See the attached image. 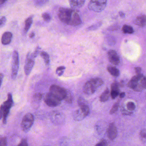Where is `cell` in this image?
I'll return each instance as SVG.
<instances>
[{
    "label": "cell",
    "mask_w": 146,
    "mask_h": 146,
    "mask_svg": "<svg viewBox=\"0 0 146 146\" xmlns=\"http://www.w3.org/2000/svg\"><path fill=\"white\" fill-rule=\"evenodd\" d=\"M58 16L60 21L67 25L77 26L82 23V19L78 12L72 8L60 7Z\"/></svg>",
    "instance_id": "6da1fadb"
},
{
    "label": "cell",
    "mask_w": 146,
    "mask_h": 146,
    "mask_svg": "<svg viewBox=\"0 0 146 146\" xmlns=\"http://www.w3.org/2000/svg\"><path fill=\"white\" fill-rule=\"evenodd\" d=\"M146 78L143 74H137L127 84V87L135 91L140 92L146 88Z\"/></svg>",
    "instance_id": "7a4b0ae2"
},
{
    "label": "cell",
    "mask_w": 146,
    "mask_h": 146,
    "mask_svg": "<svg viewBox=\"0 0 146 146\" xmlns=\"http://www.w3.org/2000/svg\"><path fill=\"white\" fill-rule=\"evenodd\" d=\"M13 105V101L12 95L11 93L8 94V98L0 107V119L3 118V123L4 124H6L7 118L10 113V110Z\"/></svg>",
    "instance_id": "3957f363"
},
{
    "label": "cell",
    "mask_w": 146,
    "mask_h": 146,
    "mask_svg": "<svg viewBox=\"0 0 146 146\" xmlns=\"http://www.w3.org/2000/svg\"><path fill=\"white\" fill-rule=\"evenodd\" d=\"M103 84L102 79L100 78H92L84 84L83 92L86 94L91 95L94 94L97 88Z\"/></svg>",
    "instance_id": "277c9868"
},
{
    "label": "cell",
    "mask_w": 146,
    "mask_h": 146,
    "mask_svg": "<svg viewBox=\"0 0 146 146\" xmlns=\"http://www.w3.org/2000/svg\"><path fill=\"white\" fill-rule=\"evenodd\" d=\"M107 4V0H90L88 7L92 11L100 13L104 11Z\"/></svg>",
    "instance_id": "5b68a950"
},
{
    "label": "cell",
    "mask_w": 146,
    "mask_h": 146,
    "mask_svg": "<svg viewBox=\"0 0 146 146\" xmlns=\"http://www.w3.org/2000/svg\"><path fill=\"white\" fill-rule=\"evenodd\" d=\"M35 121V117L31 113H26L22 119L21 127L23 131L28 132L29 131Z\"/></svg>",
    "instance_id": "8992f818"
},
{
    "label": "cell",
    "mask_w": 146,
    "mask_h": 146,
    "mask_svg": "<svg viewBox=\"0 0 146 146\" xmlns=\"http://www.w3.org/2000/svg\"><path fill=\"white\" fill-rule=\"evenodd\" d=\"M49 93L56 96L60 100H65L67 91L64 88H61L57 85H52L49 89Z\"/></svg>",
    "instance_id": "52a82bcc"
},
{
    "label": "cell",
    "mask_w": 146,
    "mask_h": 146,
    "mask_svg": "<svg viewBox=\"0 0 146 146\" xmlns=\"http://www.w3.org/2000/svg\"><path fill=\"white\" fill-rule=\"evenodd\" d=\"M19 66V58L18 52L17 51H14L13 53L11 69V77L13 80L16 79L17 76Z\"/></svg>",
    "instance_id": "ba28073f"
},
{
    "label": "cell",
    "mask_w": 146,
    "mask_h": 146,
    "mask_svg": "<svg viewBox=\"0 0 146 146\" xmlns=\"http://www.w3.org/2000/svg\"><path fill=\"white\" fill-rule=\"evenodd\" d=\"M89 112V108L88 105L82 106L73 112V118L76 121H80L88 116Z\"/></svg>",
    "instance_id": "9c48e42d"
},
{
    "label": "cell",
    "mask_w": 146,
    "mask_h": 146,
    "mask_svg": "<svg viewBox=\"0 0 146 146\" xmlns=\"http://www.w3.org/2000/svg\"><path fill=\"white\" fill-rule=\"evenodd\" d=\"M44 101L46 104L50 107H55L61 104V100L50 93L45 94Z\"/></svg>",
    "instance_id": "30bf717a"
},
{
    "label": "cell",
    "mask_w": 146,
    "mask_h": 146,
    "mask_svg": "<svg viewBox=\"0 0 146 146\" xmlns=\"http://www.w3.org/2000/svg\"><path fill=\"white\" fill-rule=\"evenodd\" d=\"M35 64V58L31 56V54L29 53L26 56L25 65L24 66L25 72L27 76L30 75Z\"/></svg>",
    "instance_id": "8fae6325"
},
{
    "label": "cell",
    "mask_w": 146,
    "mask_h": 146,
    "mask_svg": "<svg viewBox=\"0 0 146 146\" xmlns=\"http://www.w3.org/2000/svg\"><path fill=\"white\" fill-rule=\"evenodd\" d=\"M108 56L109 61L112 64L117 65L120 63L119 56L115 50H109L108 52Z\"/></svg>",
    "instance_id": "7c38bea8"
},
{
    "label": "cell",
    "mask_w": 146,
    "mask_h": 146,
    "mask_svg": "<svg viewBox=\"0 0 146 146\" xmlns=\"http://www.w3.org/2000/svg\"><path fill=\"white\" fill-rule=\"evenodd\" d=\"M108 136L111 140H113L117 137V127L114 123H111L109 124L108 129Z\"/></svg>",
    "instance_id": "4fadbf2b"
},
{
    "label": "cell",
    "mask_w": 146,
    "mask_h": 146,
    "mask_svg": "<svg viewBox=\"0 0 146 146\" xmlns=\"http://www.w3.org/2000/svg\"><path fill=\"white\" fill-rule=\"evenodd\" d=\"M50 118L54 123L59 124L63 121V115L59 112L53 111L50 115Z\"/></svg>",
    "instance_id": "5bb4252c"
},
{
    "label": "cell",
    "mask_w": 146,
    "mask_h": 146,
    "mask_svg": "<svg viewBox=\"0 0 146 146\" xmlns=\"http://www.w3.org/2000/svg\"><path fill=\"white\" fill-rule=\"evenodd\" d=\"M86 0H69L71 8L72 9L81 8L85 4Z\"/></svg>",
    "instance_id": "9a60e30c"
},
{
    "label": "cell",
    "mask_w": 146,
    "mask_h": 146,
    "mask_svg": "<svg viewBox=\"0 0 146 146\" xmlns=\"http://www.w3.org/2000/svg\"><path fill=\"white\" fill-rule=\"evenodd\" d=\"M13 39V34L11 32H6L2 35L1 42L4 45L10 44Z\"/></svg>",
    "instance_id": "2e32d148"
},
{
    "label": "cell",
    "mask_w": 146,
    "mask_h": 146,
    "mask_svg": "<svg viewBox=\"0 0 146 146\" xmlns=\"http://www.w3.org/2000/svg\"><path fill=\"white\" fill-rule=\"evenodd\" d=\"M111 94L112 99H114L119 95V84L117 82H114L111 85Z\"/></svg>",
    "instance_id": "e0dca14e"
},
{
    "label": "cell",
    "mask_w": 146,
    "mask_h": 146,
    "mask_svg": "<svg viewBox=\"0 0 146 146\" xmlns=\"http://www.w3.org/2000/svg\"><path fill=\"white\" fill-rule=\"evenodd\" d=\"M133 23L136 25L141 27H143L146 25V17L145 15H139L134 20Z\"/></svg>",
    "instance_id": "ac0fdd59"
},
{
    "label": "cell",
    "mask_w": 146,
    "mask_h": 146,
    "mask_svg": "<svg viewBox=\"0 0 146 146\" xmlns=\"http://www.w3.org/2000/svg\"><path fill=\"white\" fill-rule=\"evenodd\" d=\"M42 99V95L40 93H36L33 96L32 100V104L35 108H37L40 103Z\"/></svg>",
    "instance_id": "d6986e66"
},
{
    "label": "cell",
    "mask_w": 146,
    "mask_h": 146,
    "mask_svg": "<svg viewBox=\"0 0 146 146\" xmlns=\"http://www.w3.org/2000/svg\"><path fill=\"white\" fill-rule=\"evenodd\" d=\"M33 22V16H31L29 17L25 21V25L24 32L25 34H26L28 33L30 29Z\"/></svg>",
    "instance_id": "ffe728a7"
},
{
    "label": "cell",
    "mask_w": 146,
    "mask_h": 146,
    "mask_svg": "<svg viewBox=\"0 0 146 146\" xmlns=\"http://www.w3.org/2000/svg\"><path fill=\"white\" fill-rule=\"evenodd\" d=\"M108 72L114 77H117L119 75V70L116 67L111 66H108L107 67Z\"/></svg>",
    "instance_id": "44dd1931"
},
{
    "label": "cell",
    "mask_w": 146,
    "mask_h": 146,
    "mask_svg": "<svg viewBox=\"0 0 146 146\" xmlns=\"http://www.w3.org/2000/svg\"><path fill=\"white\" fill-rule=\"evenodd\" d=\"M110 91L108 88H107L102 94L100 97V100L101 102H105L109 99Z\"/></svg>",
    "instance_id": "7402d4cb"
},
{
    "label": "cell",
    "mask_w": 146,
    "mask_h": 146,
    "mask_svg": "<svg viewBox=\"0 0 146 146\" xmlns=\"http://www.w3.org/2000/svg\"><path fill=\"white\" fill-rule=\"evenodd\" d=\"M122 31L125 34H132L134 32V29L131 26L124 25L122 28Z\"/></svg>",
    "instance_id": "603a6c76"
},
{
    "label": "cell",
    "mask_w": 146,
    "mask_h": 146,
    "mask_svg": "<svg viewBox=\"0 0 146 146\" xmlns=\"http://www.w3.org/2000/svg\"><path fill=\"white\" fill-rule=\"evenodd\" d=\"M40 54L44 60L45 64L46 65L49 64V63H50V58H49V56L48 54L44 51H42L41 52Z\"/></svg>",
    "instance_id": "cb8c5ba5"
},
{
    "label": "cell",
    "mask_w": 146,
    "mask_h": 146,
    "mask_svg": "<svg viewBox=\"0 0 146 146\" xmlns=\"http://www.w3.org/2000/svg\"><path fill=\"white\" fill-rule=\"evenodd\" d=\"M42 17L44 21L47 23H49L52 20V17L49 13H44L42 14Z\"/></svg>",
    "instance_id": "d4e9b609"
},
{
    "label": "cell",
    "mask_w": 146,
    "mask_h": 146,
    "mask_svg": "<svg viewBox=\"0 0 146 146\" xmlns=\"http://www.w3.org/2000/svg\"><path fill=\"white\" fill-rule=\"evenodd\" d=\"M119 106V102L118 101L117 102H116L114 103V105L113 106L111 110L110 111V114H113V113L117 111V110H118Z\"/></svg>",
    "instance_id": "484cf974"
},
{
    "label": "cell",
    "mask_w": 146,
    "mask_h": 146,
    "mask_svg": "<svg viewBox=\"0 0 146 146\" xmlns=\"http://www.w3.org/2000/svg\"><path fill=\"white\" fill-rule=\"evenodd\" d=\"M126 107H127V109L130 111H133L135 108V104H134V102H128L126 105Z\"/></svg>",
    "instance_id": "4316f807"
},
{
    "label": "cell",
    "mask_w": 146,
    "mask_h": 146,
    "mask_svg": "<svg viewBox=\"0 0 146 146\" xmlns=\"http://www.w3.org/2000/svg\"><path fill=\"white\" fill-rule=\"evenodd\" d=\"M101 25V23H98L94 25H92V26H90V27H89V28H88V30H96L97 29H98V28H100V27Z\"/></svg>",
    "instance_id": "83f0119b"
},
{
    "label": "cell",
    "mask_w": 146,
    "mask_h": 146,
    "mask_svg": "<svg viewBox=\"0 0 146 146\" xmlns=\"http://www.w3.org/2000/svg\"><path fill=\"white\" fill-rule=\"evenodd\" d=\"M7 145V139L6 137H0V146H5Z\"/></svg>",
    "instance_id": "f1b7e54d"
},
{
    "label": "cell",
    "mask_w": 146,
    "mask_h": 146,
    "mask_svg": "<svg viewBox=\"0 0 146 146\" xmlns=\"http://www.w3.org/2000/svg\"><path fill=\"white\" fill-rule=\"evenodd\" d=\"M65 69L64 66H60L58 67L56 70V73L59 76H61L64 72V70Z\"/></svg>",
    "instance_id": "f546056e"
},
{
    "label": "cell",
    "mask_w": 146,
    "mask_h": 146,
    "mask_svg": "<svg viewBox=\"0 0 146 146\" xmlns=\"http://www.w3.org/2000/svg\"><path fill=\"white\" fill-rule=\"evenodd\" d=\"M7 22V19L5 17H2L0 18V28L5 26Z\"/></svg>",
    "instance_id": "4dcf8cb0"
},
{
    "label": "cell",
    "mask_w": 146,
    "mask_h": 146,
    "mask_svg": "<svg viewBox=\"0 0 146 146\" xmlns=\"http://www.w3.org/2000/svg\"><path fill=\"white\" fill-rule=\"evenodd\" d=\"M40 47L38 46H37V48H36V50H35V52L31 54V56H32V57H33V58H35L37 57V56L38 55V54H39V53H40Z\"/></svg>",
    "instance_id": "1f68e13d"
},
{
    "label": "cell",
    "mask_w": 146,
    "mask_h": 146,
    "mask_svg": "<svg viewBox=\"0 0 146 146\" xmlns=\"http://www.w3.org/2000/svg\"><path fill=\"white\" fill-rule=\"evenodd\" d=\"M65 100L68 103H71L72 102V96L71 95L70 93H69L68 91H67V95H66V97L65 99Z\"/></svg>",
    "instance_id": "d6a6232c"
},
{
    "label": "cell",
    "mask_w": 146,
    "mask_h": 146,
    "mask_svg": "<svg viewBox=\"0 0 146 146\" xmlns=\"http://www.w3.org/2000/svg\"><path fill=\"white\" fill-rule=\"evenodd\" d=\"M78 104L79 107L82 106L87 105V102L85 101V100L83 99L82 98H79L78 100Z\"/></svg>",
    "instance_id": "836d02e7"
},
{
    "label": "cell",
    "mask_w": 146,
    "mask_h": 146,
    "mask_svg": "<svg viewBox=\"0 0 146 146\" xmlns=\"http://www.w3.org/2000/svg\"><path fill=\"white\" fill-rule=\"evenodd\" d=\"M18 146H28V142L26 139H23L20 142V143L18 144Z\"/></svg>",
    "instance_id": "e575fe53"
},
{
    "label": "cell",
    "mask_w": 146,
    "mask_h": 146,
    "mask_svg": "<svg viewBox=\"0 0 146 146\" xmlns=\"http://www.w3.org/2000/svg\"><path fill=\"white\" fill-rule=\"evenodd\" d=\"M107 145V143L106 142V141L102 140V141H101L99 143H97L96 145L97 146H106Z\"/></svg>",
    "instance_id": "d590c367"
},
{
    "label": "cell",
    "mask_w": 146,
    "mask_h": 146,
    "mask_svg": "<svg viewBox=\"0 0 146 146\" xmlns=\"http://www.w3.org/2000/svg\"><path fill=\"white\" fill-rule=\"evenodd\" d=\"M141 137L142 138H144L145 139L146 138V130L145 129H143L141 131Z\"/></svg>",
    "instance_id": "8d00e7d4"
},
{
    "label": "cell",
    "mask_w": 146,
    "mask_h": 146,
    "mask_svg": "<svg viewBox=\"0 0 146 146\" xmlns=\"http://www.w3.org/2000/svg\"><path fill=\"white\" fill-rule=\"evenodd\" d=\"M135 69L136 74H140V73H141V67H135Z\"/></svg>",
    "instance_id": "74e56055"
},
{
    "label": "cell",
    "mask_w": 146,
    "mask_h": 146,
    "mask_svg": "<svg viewBox=\"0 0 146 146\" xmlns=\"http://www.w3.org/2000/svg\"><path fill=\"white\" fill-rule=\"evenodd\" d=\"M4 76L3 73H0V88L1 87L2 81H3V78H4Z\"/></svg>",
    "instance_id": "f35d334b"
},
{
    "label": "cell",
    "mask_w": 146,
    "mask_h": 146,
    "mask_svg": "<svg viewBox=\"0 0 146 146\" xmlns=\"http://www.w3.org/2000/svg\"><path fill=\"white\" fill-rule=\"evenodd\" d=\"M122 113L124 115H130V114H131L132 113V112L128 111H125V110H123V111H122Z\"/></svg>",
    "instance_id": "ab89813d"
},
{
    "label": "cell",
    "mask_w": 146,
    "mask_h": 146,
    "mask_svg": "<svg viewBox=\"0 0 146 146\" xmlns=\"http://www.w3.org/2000/svg\"><path fill=\"white\" fill-rule=\"evenodd\" d=\"M7 1V0H0V7L4 5Z\"/></svg>",
    "instance_id": "60d3db41"
},
{
    "label": "cell",
    "mask_w": 146,
    "mask_h": 146,
    "mask_svg": "<svg viewBox=\"0 0 146 146\" xmlns=\"http://www.w3.org/2000/svg\"><path fill=\"white\" fill-rule=\"evenodd\" d=\"M35 32H33L30 34L29 37L30 38H33L35 37Z\"/></svg>",
    "instance_id": "b9f144b4"
},
{
    "label": "cell",
    "mask_w": 146,
    "mask_h": 146,
    "mask_svg": "<svg viewBox=\"0 0 146 146\" xmlns=\"http://www.w3.org/2000/svg\"><path fill=\"white\" fill-rule=\"evenodd\" d=\"M125 96V93L124 92H122L119 94V97L120 98H123Z\"/></svg>",
    "instance_id": "7bdbcfd3"
},
{
    "label": "cell",
    "mask_w": 146,
    "mask_h": 146,
    "mask_svg": "<svg viewBox=\"0 0 146 146\" xmlns=\"http://www.w3.org/2000/svg\"><path fill=\"white\" fill-rule=\"evenodd\" d=\"M119 16H120V17H121L123 18L125 16L124 13L123 12H119Z\"/></svg>",
    "instance_id": "ee69618b"
}]
</instances>
